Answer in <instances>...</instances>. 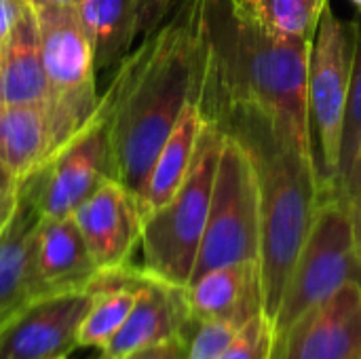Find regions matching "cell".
<instances>
[{
	"label": "cell",
	"instance_id": "obj_1",
	"mask_svg": "<svg viewBox=\"0 0 361 359\" xmlns=\"http://www.w3.org/2000/svg\"><path fill=\"white\" fill-rule=\"evenodd\" d=\"M205 66V0H180L114 68L99 95L110 125L114 178L137 203L182 110L201 97Z\"/></svg>",
	"mask_w": 361,
	"mask_h": 359
},
{
	"label": "cell",
	"instance_id": "obj_13",
	"mask_svg": "<svg viewBox=\"0 0 361 359\" xmlns=\"http://www.w3.org/2000/svg\"><path fill=\"white\" fill-rule=\"evenodd\" d=\"M97 275L99 269L93 262L74 218L42 216L32 248V300L89 292Z\"/></svg>",
	"mask_w": 361,
	"mask_h": 359
},
{
	"label": "cell",
	"instance_id": "obj_32",
	"mask_svg": "<svg viewBox=\"0 0 361 359\" xmlns=\"http://www.w3.org/2000/svg\"><path fill=\"white\" fill-rule=\"evenodd\" d=\"M91 359H112V358H110V355H108L106 351H99V353H97L95 358H91Z\"/></svg>",
	"mask_w": 361,
	"mask_h": 359
},
{
	"label": "cell",
	"instance_id": "obj_14",
	"mask_svg": "<svg viewBox=\"0 0 361 359\" xmlns=\"http://www.w3.org/2000/svg\"><path fill=\"white\" fill-rule=\"evenodd\" d=\"M180 0H78L76 11L93 47L97 72L116 68Z\"/></svg>",
	"mask_w": 361,
	"mask_h": 359
},
{
	"label": "cell",
	"instance_id": "obj_3",
	"mask_svg": "<svg viewBox=\"0 0 361 359\" xmlns=\"http://www.w3.org/2000/svg\"><path fill=\"white\" fill-rule=\"evenodd\" d=\"M205 40L207 66L199 97L203 118L212 121L237 104L258 106L286 121L300 144L313 150L307 93L313 40L273 36L237 0H205Z\"/></svg>",
	"mask_w": 361,
	"mask_h": 359
},
{
	"label": "cell",
	"instance_id": "obj_8",
	"mask_svg": "<svg viewBox=\"0 0 361 359\" xmlns=\"http://www.w3.org/2000/svg\"><path fill=\"white\" fill-rule=\"evenodd\" d=\"M355 42V19L343 21L330 6H326L313 36L307 78L311 133L319 140L322 148V197L334 190L338 178L343 125L353 74Z\"/></svg>",
	"mask_w": 361,
	"mask_h": 359
},
{
	"label": "cell",
	"instance_id": "obj_31",
	"mask_svg": "<svg viewBox=\"0 0 361 359\" xmlns=\"http://www.w3.org/2000/svg\"><path fill=\"white\" fill-rule=\"evenodd\" d=\"M353 235H355V248L361 260V214H353Z\"/></svg>",
	"mask_w": 361,
	"mask_h": 359
},
{
	"label": "cell",
	"instance_id": "obj_27",
	"mask_svg": "<svg viewBox=\"0 0 361 359\" xmlns=\"http://www.w3.org/2000/svg\"><path fill=\"white\" fill-rule=\"evenodd\" d=\"M186 336H178V339H169L144 349H137L123 359H186Z\"/></svg>",
	"mask_w": 361,
	"mask_h": 359
},
{
	"label": "cell",
	"instance_id": "obj_35",
	"mask_svg": "<svg viewBox=\"0 0 361 359\" xmlns=\"http://www.w3.org/2000/svg\"><path fill=\"white\" fill-rule=\"evenodd\" d=\"M55 359H70L68 355H61V358H55Z\"/></svg>",
	"mask_w": 361,
	"mask_h": 359
},
{
	"label": "cell",
	"instance_id": "obj_6",
	"mask_svg": "<svg viewBox=\"0 0 361 359\" xmlns=\"http://www.w3.org/2000/svg\"><path fill=\"white\" fill-rule=\"evenodd\" d=\"M349 281L361 284L353 214L341 199L322 197L273 320L275 345L300 315L334 296Z\"/></svg>",
	"mask_w": 361,
	"mask_h": 359
},
{
	"label": "cell",
	"instance_id": "obj_33",
	"mask_svg": "<svg viewBox=\"0 0 361 359\" xmlns=\"http://www.w3.org/2000/svg\"><path fill=\"white\" fill-rule=\"evenodd\" d=\"M351 2H353V4H355V6L361 11V0H351Z\"/></svg>",
	"mask_w": 361,
	"mask_h": 359
},
{
	"label": "cell",
	"instance_id": "obj_7",
	"mask_svg": "<svg viewBox=\"0 0 361 359\" xmlns=\"http://www.w3.org/2000/svg\"><path fill=\"white\" fill-rule=\"evenodd\" d=\"M250 260H260V190L247 150L224 133L192 279Z\"/></svg>",
	"mask_w": 361,
	"mask_h": 359
},
{
	"label": "cell",
	"instance_id": "obj_19",
	"mask_svg": "<svg viewBox=\"0 0 361 359\" xmlns=\"http://www.w3.org/2000/svg\"><path fill=\"white\" fill-rule=\"evenodd\" d=\"M144 279L146 273L133 267L99 273L89 288L91 303L80 322L76 345L104 351L125 326Z\"/></svg>",
	"mask_w": 361,
	"mask_h": 359
},
{
	"label": "cell",
	"instance_id": "obj_5",
	"mask_svg": "<svg viewBox=\"0 0 361 359\" xmlns=\"http://www.w3.org/2000/svg\"><path fill=\"white\" fill-rule=\"evenodd\" d=\"M34 13L47 80L44 110L55 152L97 112V68L76 6H38Z\"/></svg>",
	"mask_w": 361,
	"mask_h": 359
},
{
	"label": "cell",
	"instance_id": "obj_18",
	"mask_svg": "<svg viewBox=\"0 0 361 359\" xmlns=\"http://www.w3.org/2000/svg\"><path fill=\"white\" fill-rule=\"evenodd\" d=\"M0 49V102L44 106L47 80L42 68L40 30L36 13L25 0L13 30Z\"/></svg>",
	"mask_w": 361,
	"mask_h": 359
},
{
	"label": "cell",
	"instance_id": "obj_10",
	"mask_svg": "<svg viewBox=\"0 0 361 359\" xmlns=\"http://www.w3.org/2000/svg\"><path fill=\"white\" fill-rule=\"evenodd\" d=\"M361 284L349 281L334 296L300 315L275 345V359H360Z\"/></svg>",
	"mask_w": 361,
	"mask_h": 359
},
{
	"label": "cell",
	"instance_id": "obj_15",
	"mask_svg": "<svg viewBox=\"0 0 361 359\" xmlns=\"http://www.w3.org/2000/svg\"><path fill=\"white\" fill-rule=\"evenodd\" d=\"M192 322L186 288L146 275L125 326L104 351L112 359H123L137 349L186 336Z\"/></svg>",
	"mask_w": 361,
	"mask_h": 359
},
{
	"label": "cell",
	"instance_id": "obj_9",
	"mask_svg": "<svg viewBox=\"0 0 361 359\" xmlns=\"http://www.w3.org/2000/svg\"><path fill=\"white\" fill-rule=\"evenodd\" d=\"M114 178L108 114L97 112L49 161L32 174L36 203L42 216L63 218L106 180Z\"/></svg>",
	"mask_w": 361,
	"mask_h": 359
},
{
	"label": "cell",
	"instance_id": "obj_22",
	"mask_svg": "<svg viewBox=\"0 0 361 359\" xmlns=\"http://www.w3.org/2000/svg\"><path fill=\"white\" fill-rule=\"evenodd\" d=\"M260 28L286 40H313L328 0H237Z\"/></svg>",
	"mask_w": 361,
	"mask_h": 359
},
{
	"label": "cell",
	"instance_id": "obj_25",
	"mask_svg": "<svg viewBox=\"0 0 361 359\" xmlns=\"http://www.w3.org/2000/svg\"><path fill=\"white\" fill-rule=\"evenodd\" d=\"M237 326L226 322H192L186 334V359H220L237 334Z\"/></svg>",
	"mask_w": 361,
	"mask_h": 359
},
{
	"label": "cell",
	"instance_id": "obj_17",
	"mask_svg": "<svg viewBox=\"0 0 361 359\" xmlns=\"http://www.w3.org/2000/svg\"><path fill=\"white\" fill-rule=\"evenodd\" d=\"M40 218L30 176L21 182L15 212L0 233V332L32 303L30 269Z\"/></svg>",
	"mask_w": 361,
	"mask_h": 359
},
{
	"label": "cell",
	"instance_id": "obj_23",
	"mask_svg": "<svg viewBox=\"0 0 361 359\" xmlns=\"http://www.w3.org/2000/svg\"><path fill=\"white\" fill-rule=\"evenodd\" d=\"M355 23H357V42H355L353 74H351V87H349V99H347V112H345V125H343V146H341V165H338L336 186L347 174V169L351 167L361 146V15L355 19ZM334 190L330 195H334Z\"/></svg>",
	"mask_w": 361,
	"mask_h": 359
},
{
	"label": "cell",
	"instance_id": "obj_30",
	"mask_svg": "<svg viewBox=\"0 0 361 359\" xmlns=\"http://www.w3.org/2000/svg\"><path fill=\"white\" fill-rule=\"evenodd\" d=\"M30 6L38 8V6H76L78 0H25Z\"/></svg>",
	"mask_w": 361,
	"mask_h": 359
},
{
	"label": "cell",
	"instance_id": "obj_28",
	"mask_svg": "<svg viewBox=\"0 0 361 359\" xmlns=\"http://www.w3.org/2000/svg\"><path fill=\"white\" fill-rule=\"evenodd\" d=\"M19 186L21 182H17L2 165H0V233L6 226L11 214L15 212L17 205V197H19Z\"/></svg>",
	"mask_w": 361,
	"mask_h": 359
},
{
	"label": "cell",
	"instance_id": "obj_20",
	"mask_svg": "<svg viewBox=\"0 0 361 359\" xmlns=\"http://www.w3.org/2000/svg\"><path fill=\"white\" fill-rule=\"evenodd\" d=\"M203 127H205V118L201 114L199 102L192 99L182 110L173 131L169 133L159 157L154 159V165L144 186V195L137 203L142 214V224L152 212L163 207L186 180L192 167V159Z\"/></svg>",
	"mask_w": 361,
	"mask_h": 359
},
{
	"label": "cell",
	"instance_id": "obj_26",
	"mask_svg": "<svg viewBox=\"0 0 361 359\" xmlns=\"http://www.w3.org/2000/svg\"><path fill=\"white\" fill-rule=\"evenodd\" d=\"M324 197H336L351 209V214H361V146L351 167L338 182L334 195H324Z\"/></svg>",
	"mask_w": 361,
	"mask_h": 359
},
{
	"label": "cell",
	"instance_id": "obj_21",
	"mask_svg": "<svg viewBox=\"0 0 361 359\" xmlns=\"http://www.w3.org/2000/svg\"><path fill=\"white\" fill-rule=\"evenodd\" d=\"M53 154L44 106L0 102V165L23 182Z\"/></svg>",
	"mask_w": 361,
	"mask_h": 359
},
{
	"label": "cell",
	"instance_id": "obj_11",
	"mask_svg": "<svg viewBox=\"0 0 361 359\" xmlns=\"http://www.w3.org/2000/svg\"><path fill=\"white\" fill-rule=\"evenodd\" d=\"M72 218L99 273L131 267L129 260L142 241V214L135 197L116 178H106Z\"/></svg>",
	"mask_w": 361,
	"mask_h": 359
},
{
	"label": "cell",
	"instance_id": "obj_16",
	"mask_svg": "<svg viewBox=\"0 0 361 359\" xmlns=\"http://www.w3.org/2000/svg\"><path fill=\"white\" fill-rule=\"evenodd\" d=\"M188 307L197 322H226L243 328L250 320L264 315V292L260 262H235L214 269L186 288Z\"/></svg>",
	"mask_w": 361,
	"mask_h": 359
},
{
	"label": "cell",
	"instance_id": "obj_29",
	"mask_svg": "<svg viewBox=\"0 0 361 359\" xmlns=\"http://www.w3.org/2000/svg\"><path fill=\"white\" fill-rule=\"evenodd\" d=\"M23 0H0V44L6 40L8 32L13 30Z\"/></svg>",
	"mask_w": 361,
	"mask_h": 359
},
{
	"label": "cell",
	"instance_id": "obj_24",
	"mask_svg": "<svg viewBox=\"0 0 361 359\" xmlns=\"http://www.w3.org/2000/svg\"><path fill=\"white\" fill-rule=\"evenodd\" d=\"M275 355V330L273 324L258 315L237 330L220 359H273Z\"/></svg>",
	"mask_w": 361,
	"mask_h": 359
},
{
	"label": "cell",
	"instance_id": "obj_34",
	"mask_svg": "<svg viewBox=\"0 0 361 359\" xmlns=\"http://www.w3.org/2000/svg\"><path fill=\"white\" fill-rule=\"evenodd\" d=\"M2 47V44H0ZM0 66H2V49H0Z\"/></svg>",
	"mask_w": 361,
	"mask_h": 359
},
{
	"label": "cell",
	"instance_id": "obj_12",
	"mask_svg": "<svg viewBox=\"0 0 361 359\" xmlns=\"http://www.w3.org/2000/svg\"><path fill=\"white\" fill-rule=\"evenodd\" d=\"M91 292L59 294L32 300L2 332L0 359H55L78 345V328Z\"/></svg>",
	"mask_w": 361,
	"mask_h": 359
},
{
	"label": "cell",
	"instance_id": "obj_36",
	"mask_svg": "<svg viewBox=\"0 0 361 359\" xmlns=\"http://www.w3.org/2000/svg\"><path fill=\"white\" fill-rule=\"evenodd\" d=\"M273 359H275V355H273Z\"/></svg>",
	"mask_w": 361,
	"mask_h": 359
},
{
	"label": "cell",
	"instance_id": "obj_4",
	"mask_svg": "<svg viewBox=\"0 0 361 359\" xmlns=\"http://www.w3.org/2000/svg\"><path fill=\"white\" fill-rule=\"evenodd\" d=\"M224 131L207 123L192 167L178 193L142 224V271L159 281L188 288L203 241Z\"/></svg>",
	"mask_w": 361,
	"mask_h": 359
},
{
	"label": "cell",
	"instance_id": "obj_2",
	"mask_svg": "<svg viewBox=\"0 0 361 359\" xmlns=\"http://www.w3.org/2000/svg\"><path fill=\"white\" fill-rule=\"evenodd\" d=\"M250 154L260 190V275L264 317L273 324L294 262L322 203L315 152L305 148L292 127L250 104L218 112L212 121Z\"/></svg>",
	"mask_w": 361,
	"mask_h": 359
},
{
	"label": "cell",
	"instance_id": "obj_37",
	"mask_svg": "<svg viewBox=\"0 0 361 359\" xmlns=\"http://www.w3.org/2000/svg\"><path fill=\"white\" fill-rule=\"evenodd\" d=\"M360 359H361V358H360Z\"/></svg>",
	"mask_w": 361,
	"mask_h": 359
}]
</instances>
